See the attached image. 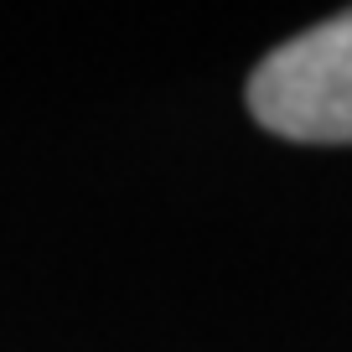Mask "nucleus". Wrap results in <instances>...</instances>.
Returning a JSON list of instances; mask_svg holds the SVG:
<instances>
[{
    "label": "nucleus",
    "mask_w": 352,
    "mask_h": 352,
    "mask_svg": "<svg viewBox=\"0 0 352 352\" xmlns=\"http://www.w3.org/2000/svg\"><path fill=\"white\" fill-rule=\"evenodd\" d=\"M249 114L300 145H352V11L264 57L249 73Z\"/></svg>",
    "instance_id": "f257e3e1"
}]
</instances>
